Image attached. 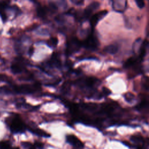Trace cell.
<instances>
[{
    "label": "cell",
    "instance_id": "obj_1",
    "mask_svg": "<svg viewBox=\"0 0 149 149\" xmlns=\"http://www.w3.org/2000/svg\"><path fill=\"white\" fill-rule=\"evenodd\" d=\"M6 123L13 133H23L26 129V124L17 114H14L9 116L6 120Z\"/></svg>",
    "mask_w": 149,
    "mask_h": 149
},
{
    "label": "cell",
    "instance_id": "obj_2",
    "mask_svg": "<svg viewBox=\"0 0 149 149\" xmlns=\"http://www.w3.org/2000/svg\"><path fill=\"white\" fill-rule=\"evenodd\" d=\"M40 89V85L38 83L31 84H22L20 86H15L13 87V90L16 93L20 94H31L38 91Z\"/></svg>",
    "mask_w": 149,
    "mask_h": 149
},
{
    "label": "cell",
    "instance_id": "obj_3",
    "mask_svg": "<svg viewBox=\"0 0 149 149\" xmlns=\"http://www.w3.org/2000/svg\"><path fill=\"white\" fill-rule=\"evenodd\" d=\"M99 45L98 40L97 37L93 34H90L83 42H82V46H84L86 49L94 51L95 50Z\"/></svg>",
    "mask_w": 149,
    "mask_h": 149
},
{
    "label": "cell",
    "instance_id": "obj_4",
    "mask_svg": "<svg viewBox=\"0 0 149 149\" xmlns=\"http://www.w3.org/2000/svg\"><path fill=\"white\" fill-rule=\"evenodd\" d=\"M82 46V42L76 38H72L67 41L66 52L68 54H72L77 52Z\"/></svg>",
    "mask_w": 149,
    "mask_h": 149
},
{
    "label": "cell",
    "instance_id": "obj_5",
    "mask_svg": "<svg viewBox=\"0 0 149 149\" xmlns=\"http://www.w3.org/2000/svg\"><path fill=\"white\" fill-rule=\"evenodd\" d=\"M100 2L97 1L92 2L91 3H90L85 8V9L83 12V15H82L83 19L84 20L88 19L91 16L92 13L100 7Z\"/></svg>",
    "mask_w": 149,
    "mask_h": 149
},
{
    "label": "cell",
    "instance_id": "obj_6",
    "mask_svg": "<svg viewBox=\"0 0 149 149\" xmlns=\"http://www.w3.org/2000/svg\"><path fill=\"white\" fill-rule=\"evenodd\" d=\"M66 141L76 149H82L84 144L82 141L74 134H68L66 137Z\"/></svg>",
    "mask_w": 149,
    "mask_h": 149
},
{
    "label": "cell",
    "instance_id": "obj_7",
    "mask_svg": "<svg viewBox=\"0 0 149 149\" xmlns=\"http://www.w3.org/2000/svg\"><path fill=\"white\" fill-rule=\"evenodd\" d=\"M25 68V63L23 60L21 59V58H17L11 65V70L15 74H19L24 71Z\"/></svg>",
    "mask_w": 149,
    "mask_h": 149
},
{
    "label": "cell",
    "instance_id": "obj_8",
    "mask_svg": "<svg viewBox=\"0 0 149 149\" xmlns=\"http://www.w3.org/2000/svg\"><path fill=\"white\" fill-rule=\"evenodd\" d=\"M98 83V80L94 77H86L84 79H81V80H79L77 81V83L79 86L87 87V88H91L94 86Z\"/></svg>",
    "mask_w": 149,
    "mask_h": 149
},
{
    "label": "cell",
    "instance_id": "obj_9",
    "mask_svg": "<svg viewBox=\"0 0 149 149\" xmlns=\"http://www.w3.org/2000/svg\"><path fill=\"white\" fill-rule=\"evenodd\" d=\"M107 13H108V11L107 10H101V11L96 13L94 15H93L91 17L90 20V23L91 26L93 28L94 27L97 25L98 22L107 15Z\"/></svg>",
    "mask_w": 149,
    "mask_h": 149
},
{
    "label": "cell",
    "instance_id": "obj_10",
    "mask_svg": "<svg viewBox=\"0 0 149 149\" xmlns=\"http://www.w3.org/2000/svg\"><path fill=\"white\" fill-rule=\"evenodd\" d=\"M127 6V1L125 0H115L112 1V6L114 10L119 12L124 11Z\"/></svg>",
    "mask_w": 149,
    "mask_h": 149
},
{
    "label": "cell",
    "instance_id": "obj_11",
    "mask_svg": "<svg viewBox=\"0 0 149 149\" xmlns=\"http://www.w3.org/2000/svg\"><path fill=\"white\" fill-rule=\"evenodd\" d=\"M143 45V41L142 40V39L141 38H137L134 41L132 47V50L133 53L139 54L142 48Z\"/></svg>",
    "mask_w": 149,
    "mask_h": 149
},
{
    "label": "cell",
    "instance_id": "obj_12",
    "mask_svg": "<svg viewBox=\"0 0 149 149\" xmlns=\"http://www.w3.org/2000/svg\"><path fill=\"white\" fill-rule=\"evenodd\" d=\"M118 46L115 44H110L107 46H106L104 51V52L109 54H115L118 51Z\"/></svg>",
    "mask_w": 149,
    "mask_h": 149
},
{
    "label": "cell",
    "instance_id": "obj_13",
    "mask_svg": "<svg viewBox=\"0 0 149 149\" xmlns=\"http://www.w3.org/2000/svg\"><path fill=\"white\" fill-rule=\"evenodd\" d=\"M130 140L133 143H135V144H136L135 146H141V144L146 143L143 137H142L140 135H133V136H131Z\"/></svg>",
    "mask_w": 149,
    "mask_h": 149
},
{
    "label": "cell",
    "instance_id": "obj_14",
    "mask_svg": "<svg viewBox=\"0 0 149 149\" xmlns=\"http://www.w3.org/2000/svg\"><path fill=\"white\" fill-rule=\"evenodd\" d=\"M30 131H31L33 133L36 134L37 136H41V137H49V134H48L47 132H45V131L38 129V128H33V129H30Z\"/></svg>",
    "mask_w": 149,
    "mask_h": 149
},
{
    "label": "cell",
    "instance_id": "obj_15",
    "mask_svg": "<svg viewBox=\"0 0 149 149\" xmlns=\"http://www.w3.org/2000/svg\"><path fill=\"white\" fill-rule=\"evenodd\" d=\"M48 8L45 6H39L37 8V13L39 17H44L47 15V11L48 10Z\"/></svg>",
    "mask_w": 149,
    "mask_h": 149
},
{
    "label": "cell",
    "instance_id": "obj_16",
    "mask_svg": "<svg viewBox=\"0 0 149 149\" xmlns=\"http://www.w3.org/2000/svg\"><path fill=\"white\" fill-rule=\"evenodd\" d=\"M139 61L140 59L138 58H135V57L130 58L126 61V62L124 64V66L125 68H129L132 66H133L136 63H137V62H139Z\"/></svg>",
    "mask_w": 149,
    "mask_h": 149
},
{
    "label": "cell",
    "instance_id": "obj_17",
    "mask_svg": "<svg viewBox=\"0 0 149 149\" xmlns=\"http://www.w3.org/2000/svg\"><path fill=\"white\" fill-rule=\"evenodd\" d=\"M141 84L145 90L149 91V77L144 76L141 80Z\"/></svg>",
    "mask_w": 149,
    "mask_h": 149
},
{
    "label": "cell",
    "instance_id": "obj_18",
    "mask_svg": "<svg viewBox=\"0 0 149 149\" xmlns=\"http://www.w3.org/2000/svg\"><path fill=\"white\" fill-rule=\"evenodd\" d=\"M10 144L7 141H1L0 142V149H11Z\"/></svg>",
    "mask_w": 149,
    "mask_h": 149
},
{
    "label": "cell",
    "instance_id": "obj_19",
    "mask_svg": "<svg viewBox=\"0 0 149 149\" xmlns=\"http://www.w3.org/2000/svg\"><path fill=\"white\" fill-rule=\"evenodd\" d=\"M58 40L57 38L52 37V38H50V40L49 41V44L51 46L55 47L58 44Z\"/></svg>",
    "mask_w": 149,
    "mask_h": 149
},
{
    "label": "cell",
    "instance_id": "obj_20",
    "mask_svg": "<svg viewBox=\"0 0 149 149\" xmlns=\"http://www.w3.org/2000/svg\"><path fill=\"white\" fill-rule=\"evenodd\" d=\"M135 2H136L137 6L139 8H140V9L143 8L145 6V3H144V2L143 1H141V0H136Z\"/></svg>",
    "mask_w": 149,
    "mask_h": 149
},
{
    "label": "cell",
    "instance_id": "obj_21",
    "mask_svg": "<svg viewBox=\"0 0 149 149\" xmlns=\"http://www.w3.org/2000/svg\"><path fill=\"white\" fill-rule=\"evenodd\" d=\"M125 99L128 102H131L134 99V95L131 93H127L125 95Z\"/></svg>",
    "mask_w": 149,
    "mask_h": 149
},
{
    "label": "cell",
    "instance_id": "obj_22",
    "mask_svg": "<svg viewBox=\"0 0 149 149\" xmlns=\"http://www.w3.org/2000/svg\"><path fill=\"white\" fill-rule=\"evenodd\" d=\"M73 2L74 3H75L76 5H81L84 2H83V1H73Z\"/></svg>",
    "mask_w": 149,
    "mask_h": 149
},
{
    "label": "cell",
    "instance_id": "obj_23",
    "mask_svg": "<svg viewBox=\"0 0 149 149\" xmlns=\"http://www.w3.org/2000/svg\"><path fill=\"white\" fill-rule=\"evenodd\" d=\"M136 147V149H144L143 146H137Z\"/></svg>",
    "mask_w": 149,
    "mask_h": 149
},
{
    "label": "cell",
    "instance_id": "obj_24",
    "mask_svg": "<svg viewBox=\"0 0 149 149\" xmlns=\"http://www.w3.org/2000/svg\"><path fill=\"white\" fill-rule=\"evenodd\" d=\"M11 149H20L19 147H12Z\"/></svg>",
    "mask_w": 149,
    "mask_h": 149
}]
</instances>
